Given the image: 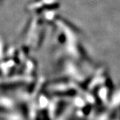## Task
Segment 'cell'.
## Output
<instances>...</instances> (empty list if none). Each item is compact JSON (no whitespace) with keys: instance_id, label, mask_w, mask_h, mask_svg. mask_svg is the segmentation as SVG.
Segmentation results:
<instances>
[{"instance_id":"6da1fadb","label":"cell","mask_w":120,"mask_h":120,"mask_svg":"<svg viewBox=\"0 0 120 120\" xmlns=\"http://www.w3.org/2000/svg\"><path fill=\"white\" fill-rule=\"evenodd\" d=\"M76 94V91L74 90H68L66 91H57L55 92L54 95H60V96H73Z\"/></svg>"},{"instance_id":"7a4b0ae2","label":"cell","mask_w":120,"mask_h":120,"mask_svg":"<svg viewBox=\"0 0 120 120\" xmlns=\"http://www.w3.org/2000/svg\"><path fill=\"white\" fill-rule=\"evenodd\" d=\"M91 105H87L86 106L83 107V113H84V115L85 116H87V115H89L90 114V112H91Z\"/></svg>"},{"instance_id":"3957f363","label":"cell","mask_w":120,"mask_h":120,"mask_svg":"<svg viewBox=\"0 0 120 120\" xmlns=\"http://www.w3.org/2000/svg\"><path fill=\"white\" fill-rule=\"evenodd\" d=\"M92 79H93V77H89L86 81H85V82H83V83H82V85H81V86H82V87H83V89H87V86H88V85L90 84V83L91 82V80H92Z\"/></svg>"},{"instance_id":"277c9868","label":"cell","mask_w":120,"mask_h":120,"mask_svg":"<svg viewBox=\"0 0 120 120\" xmlns=\"http://www.w3.org/2000/svg\"><path fill=\"white\" fill-rule=\"evenodd\" d=\"M98 87H96L95 90L94 94L95 98V101H96V102L98 103V105H100V103H101V100L99 99L98 95Z\"/></svg>"},{"instance_id":"5b68a950","label":"cell","mask_w":120,"mask_h":120,"mask_svg":"<svg viewBox=\"0 0 120 120\" xmlns=\"http://www.w3.org/2000/svg\"><path fill=\"white\" fill-rule=\"evenodd\" d=\"M22 85V83H14V84H11V85H5V86H1V87H3V88H10L11 87H17V86H19Z\"/></svg>"}]
</instances>
